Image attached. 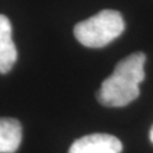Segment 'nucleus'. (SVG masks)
<instances>
[{
  "label": "nucleus",
  "instance_id": "1",
  "mask_svg": "<svg viewBox=\"0 0 153 153\" xmlns=\"http://www.w3.org/2000/svg\"><path fill=\"white\" fill-rule=\"evenodd\" d=\"M145 59L143 52H134L121 59L97 92L99 102L105 107H124L138 98L140 84L145 78Z\"/></svg>",
  "mask_w": 153,
  "mask_h": 153
},
{
  "label": "nucleus",
  "instance_id": "2",
  "mask_svg": "<svg viewBox=\"0 0 153 153\" xmlns=\"http://www.w3.org/2000/svg\"><path fill=\"white\" fill-rule=\"evenodd\" d=\"M125 30V22L119 11L101 10L86 21L77 23L74 34L77 41L88 48H103L120 36Z\"/></svg>",
  "mask_w": 153,
  "mask_h": 153
},
{
  "label": "nucleus",
  "instance_id": "3",
  "mask_svg": "<svg viewBox=\"0 0 153 153\" xmlns=\"http://www.w3.org/2000/svg\"><path fill=\"white\" fill-rule=\"evenodd\" d=\"M123 144L114 135L95 133L76 140L68 153H120Z\"/></svg>",
  "mask_w": 153,
  "mask_h": 153
},
{
  "label": "nucleus",
  "instance_id": "4",
  "mask_svg": "<svg viewBox=\"0 0 153 153\" xmlns=\"http://www.w3.org/2000/svg\"><path fill=\"white\" fill-rule=\"evenodd\" d=\"M11 24L5 15H0V74H6L17 60V50L11 38Z\"/></svg>",
  "mask_w": 153,
  "mask_h": 153
},
{
  "label": "nucleus",
  "instance_id": "5",
  "mask_svg": "<svg viewBox=\"0 0 153 153\" xmlns=\"http://www.w3.org/2000/svg\"><path fill=\"white\" fill-rule=\"evenodd\" d=\"M21 142V123L14 118H0V153H15Z\"/></svg>",
  "mask_w": 153,
  "mask_h": 153
},
{
  "label": "nucleus",
  "instance_id": "6",
  "mask_svg": "<svg viewBox=\"0 0 153 153\" xmlns=\"http://www.w3.org/2000/svg\"><path fill=\"white\" fill-rule=\"evenodd\" d=\"M150 141L153 143V126L151 127V129H150Z\"/></svg>",
  "mask_w": 153,
  "mask_h": 153
}]
</instances>
